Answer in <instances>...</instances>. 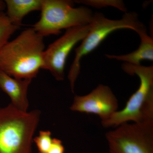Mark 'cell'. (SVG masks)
I'll list each match as a JSON object with an SVG mask.
<instances>
[{
    "label": "cell",
    "instance_id": "obj_6",
    "mask_svg": "<svg viewBox=\"0 0 153 153\" xmlns=\"http://www.w3.org/2000/svg\"><path fill=\"white\" fill-rule=\"evenodd\" d=\"M105 134L110 153H153V123H125Z\"/></svg>",
    "mask_w": 153,
    "mask_h": 153
},
{
    "label": "cell",
    "instance_id": "obj_4",
    "mask_svg": "<svg viewBox=\"0 0 153 153\" xmlns=\"http://www.w3.org/2000/svg\"><path fill=\"white\" fill-rule=\"evenodd\" d=\"M89 25L90 29L87 35L75 49V57L68 72V78L73 93L75 82L80 73L82 57L96 49L108 35L116 30L129 29L138 33L146 30L135 12L126 13L119 20L108 19L101 13H95Z\"/></svg>",
    "mask_w": 153,
    "mask_h": 153
},
{
    "label": "cell",
    "instance_id": "obj_5",
    "mask_svg": "<svg viewBox=\"0 0 153 153\" xmlns=\"http://www.w3.org/2000/svg\"><path fill=\"white\" fill-rule=\"evenodd\" d=\"M73 2L66 0H42L41 18L33 26L44 37L57 35L63 29L89 25L94 13L88 8H74Z\"/></svg>",
    "mask_w": 153,
    "mask_h": 153
},
{
    "label": "cell",
    "instance_id": "obj_11",
    "mask_svg": "<svg viewBox=\"0 0 153 153\" xmlns=\"http://www.w3.org/2000/svg\"><path fill=\"white\" fill-rule=\"evenodd\" d=\"M7 17L13 25L20 27L25 16L34 11H41L42 0H6Z\"/></svg>",
    "mask_w": 153,
    "mask_h": 153
},
{
    "label": "cell",
    "instance_id": "obj_1",
    "mask_svg": "<svg viewBox=\"0 0 153 153\" xmlns=\"http://www.w3.org/2000/svg\"><path fill=\"white\" fill-rule=\"evenodd\" d=\"M44 37L33 28L23 31L0 51V69L19 79H32L44 67Z\"/></svg>",
    "mask_w": 153,
    "mask_h": 153
},
{
    "label": "cell",
    "instance_id": "obj_14",
    "mask_svg": "<svg viewBox=\"0 0 153 153\" xmlns=\"http://www.w3.org/2000/svg\"><path fill=\"white\" fill-rule=\"evenodd\" d=\"M83 2H78L79 3H83L85 4L96 7H104L105 6H113L117 7L122 11L125 12L126 9L123 2L121 1H82Z\"/></svg>",
    "mask_w": 153,
    "mask_h": 153
},
{
    "label": "cell",
    "instance_id": "obj_10",
    "mask_svg": "<svg viewBox=\"0 0 153 153\" xmlns=\"http://www.w3.org/2000/svg\"><path fill=\"white\" fill-rule=\"evenodd\" d=\"M140 38V44L134 52L123 55H105L109 59L123 61L133 65H140L144 60H153V39L144 30L138 33Z\"/></svg>",
    "mask_w": 153,
    "mask_h": 153
},
{
    "label": "cell",
    "instance_id": "obj_15",
    "mask_svg": "<svg viewBox=\"0 0 153 153\" xmlns=\"http://www.w3.org/2000/svg\"><path fill=\"white\" fill-rule=\"evenodd\" d=\"M64 151L65 149L62 141L58 139L53 138L47 153H64Z\"/></svg>",
    "mask_w": 153,
    "mask_h": 153
},
{
    "label": "cell",
    "instance_id": "obj_3",
    "mask_svg": "<svg viewBox=\"0 0 153 153\" xmlns=\"http://www.w3.org/2000/svg\"><path fill=\"white\" fill-rule=\"evenodd\" d=\"M40 116L38 110L25 112L11 103L0 107V153H32Z\"/></svg>",
    "mask_w": 153,
    "mask_h": 153
},
{
    "label": "cell",
    "instance_id": "obj_12",
    "mask_svg": "<svg viewBox=\"0 0 153 153\" xmlns=\"http://www.w3.org/2000/svg\"><path fill=\"white\" fill-rule=\"evenodd\" d=\"M19 28L10 22L5 13L0 12V51Z\"/></svg>",
    "mask_w": 153,
    "mask_h": 153
},
{
    "label": "cell",
    "instance_id": "obj_16",
    "mask_svg": "<svg viewBox=\"0 0 153 153\" xmlns=\"http://www.w3.org/2000/svg\"><path fill=\"white\" fill-rule=\"evenodd\" d=\"M6 8V4L4 1L0 0V12H3Z\"/></svg>",
    "mask_w": 153,
    "mask_h": 153
},
{
    "label": "cell",
    "instance_id": "obj_8",
    "mask_svg": "<svg viewBox=\"0 0 153 153\" xmlns=\"http://www.w3.org/2000/svg\"><path fill=\"white\" fill-rule=\"evenodd\" d=\"M118 108V101L110 88L100 84L90 93L76 95L70 109L73 111L97 115L101 122L107 120Z\"/></svg>",
    "mask_w": 153,
    "mask_h": 153
},
{
    "label": "cell",
    "instance_id": "obj_9",
    "mask_svg": "<svg viewBox=\"0 0 153 153\" xmlns=\"http://www.w3.org/2000/svg\"><path fill=\"white\" fill-rule=\"evenodd\" d=\"M32 79H19L8 75L0 69V89L7 94L11 104L22 111H27L28 88Z\"/></svg>",
    "mask_w": 153,
    "mask_h": 153
},
{
    "label": "cell",
    "instance_id": "obj_2",
    "mask_svg": "<svg viewBox=\"0 0 153 153\" xmlns=\"http://www.w3.org/2000/svg\"><path fill=\"white\" fill-rule=\"evenodd\" d=\"M124 71L140 78L139 87L131 96L125 106L112 117L101 122L105 128L117 127L129 122L133 123H153V66L133 65L124 63Z\"/></svg>",
    "mask_w": 153,
    "mask_h": 153
},
{
    "label": "cell",
    "instance_id": "obj_13",
    "mask_svg": "<svg viewBox=\"0 0 153 153\" xmlns=\"http://www.w3.org/2000/svg\"><path fill=\"white\" fill-rule=\"evenodd\" d=\"M51 132L49 131H41L39 135L33 139L39 152L47 153L52 143Z\"/></svg>",
    "mask_w": 153,
    "mask_h": 153
},
{
    "label": "cell",
    "instance_id": "obj_17",
    "mask_svg": "<svg viewBox=\"0 0 153 153\" xmlns=\"http://www.w3.org/2000/svg\"><path fill=\"white\" fill-rule=\"evenodd\" d=\"M39 153H41L39 152Z\"/></svg>",
    "mask_w": 153,
    "mask_h": 153
},
{
    "label": "cell",
    "instance_id": "obj_7",
    "mask_svg": "<svg viewBox=\"0 0 153 153\" xmlns=\"http://www.w3.org/2000/svg\"><path fill=\"white\" fill-rule=\"evenodd\" d=\"M89 29L90 25L66 30L63 36L50 44L44 51L43 69L49 70L57 81L63 80L68 55L74 46L85 38Z\"/></svg>",
    "mask_w": 153,
    "mask_h": 153
}]
</instances>
